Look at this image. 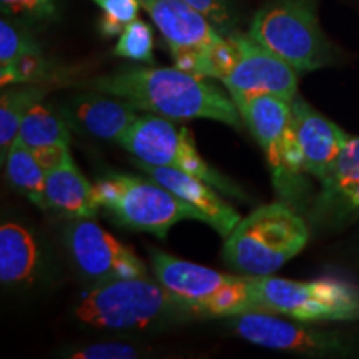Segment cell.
Returning a JSON list of instances; mask_svg holds the SVG:
<instances>
[{"label": "cell", "mask_w": 359, "mask_h": 359, "mask_svg": "<svg viewBox=\"0 0 359 359\" xmlns=\"http://www.w3.org/2000/svg\"><path fill=\"white\" fill-rule=\"evenodd\" d=\"M88 87L132 103L138 111L172 120L208 118L240 128L238 107L230 93L206 77L178 67H132L90 80Z\"/></svg>", "instance_id": "obj_1"}, {"label": "cell", "mask_w": 359, "mask_h": 359, "mask_svg": "<svg viewBox=\"0 0 359 359\" xmlns=\"http://www.w3.org/2000/svg\"><path fill=\"white\" fill-rule=\"evenodd\" d=\"M74 316L85 327L100 331H143L196 320L177 296L148 275L98 283L80 296Z\"/></svg>", "instance_id": "obj_2"}, {"label": "cell", "mask_w": 359, "mask_h": 359, "mask_svg": "<svg viewBox=\"0 0 359 359\" xmlns=\"http://www.w3.org/2000/svg\"><path fill=\"white\" fill-rule=\"evenodd\" d=\"M308 238V224L298 210L283 200L273 201L240 219L224 238L222 255L241 275L268 276L294 258Z\"/></svg>", "instance_id": "obj_3"}, {"label": "cell", "mask_w": 359, "mask_h": 359, "mask_svg": "<svg viewBox=\"0 0 359 359\" xmlns=\"http://www.w3.org/2000/svg\"><path fill=\"white\" fill-rule=\"evenodd\" d=\"M154 275L196 318H231L262 309L255 278L224 275L160 250H148Z\"/></svg>", "instance_id": "obj_4"}, {"label": "cell", "mask_w": 359, "mask_h": 359, "mask_svg": "<svg viewBox=\"0 0 359 359\" xmlns=\"http://www.w3.org/2000/svg\"><path fill=\"white\" fill-rule=\"evenodd\" d=\"M241 120L263 148L280 198L296 210L308 198L303 156L293 132L291 102L275 95L231 97Z\"/></svg>", "instance_id": "obj_5"}, {"label": "cell", "mask_w": 359, "mask_h": 359, "mask_svg": "<svg viewBox=\"0 0 359 359\" xmlns=\"http://www.w3.org/2000/svg\"><path fill=\"white\" fill-rule=\"evenodd\" d=\"M248 35L298 74L334 64L314 0H269L251 19Z\"/></svg>", "instance_id": "obj_6"}, {"label": "cell", "mask_w": 359, "mask_h": 359, "mask_svg": "<svg viewBox=\"0 0 359 359\" xmlns=\"http://www.w3.org/2000/svg\"><path fill=\"white\" fill-rule=\"evenodd\" d=\"M95 190L102 208L130 230L165 238L173 224L185 219L206 223L198 210L180 200L154 178L110 172L97 178Z\"/></svg>", "instance_id": "obj_7"}, {"label": "cell", "mask_w": 359, "mask_h": 359, "mask_svg": "<svg viewBox=\"0 0 359 359\" xmlns=\"http://www.w3.org/2000/svg\"><path fill=\"white\" fill-rule=\"evenodd\" d=\"M262 311L293 318L302 323L359 320V288L338 278L294 281L253 276Z\"/></svg>", "instance_id": "obj_8"}, {"label": "cell", "mask_w": 359, "mask_h": 359, "mask_svg": "<svg viewBox=\"0 0 359 359\" xmlns=\"http://www.w3.org/2000/svg\"><path fill=\"white\" fill-rule=\"evenodd\" d=\"M128 154L143 163L156 167H172L195 175L217 188L223 195L245 198V193L230 178L217 172L206 163L193 140V135L185 127H177L160 115H143L118 142Z\"/></svg>", "instance_id": "obj_9"}, {"label": "cell", "mask_w": 359, "mask_h": 359, "mask_svg": "<svg viewBox=\"0 0 359 359\" xmlns=\"http://www.w3.org/2000/svg\"><path fill=\"white\" fill-rule=\"evenodd\" d=\"M167 40L175 67L213 79V53L223 35L208 17L183 0H138Z\"/></svg>", "instance_id": "obj_10"}, {"label": "cell", "mask_w": 359, "mask_h": 359, "mask_svg": "<svg viewBox=\"0 0 359 359\" xmlns=\"http://www.w3.org/2000/svg\"><path fill=\"white\" fill-rule=\"evenodd\" d=\"M235 60L222 79L231 97L275 95L291 102L298 95V72L283 58L255 42L248 34L233 32Z\"/></svg>", "instance_id": "obj_11"}, {"label": "cell", "mask_w": 359, "mask_h": 359, "mask_svg": "<svg viewBox=\"0 0 359 359\" xmlns=\"http://www.w3.org/2000/svg\"><path fill=\"white\" fill-rule=\"evenodd\" d=\"M65 245L74 264L88 280L105 283L148 275L143 259L92 218L74 219L65 230Z\"/></svg>", "instance_id": "obj_12"}, {"label": "cell", "mask_w": 359, "mask_h": 359, "mask_svg": "<svg viewBox=\"0 0 359 359\" xmlns=\"http://www.w3.org/2000/svg\"><path fill=\"white\" fill-rule=\"evenodd\" d=\"M228 326L248 343L275 351H291L311 356L343 353L346 338L336 333L313 330L309 326L285 321L269 311H248L228 318Z\"/></svg>", "instance_id": "obj_13"}, {"label": "cell", "mask_w": 359, "mask_h": 359, "mask_svg": "<svg viewBox=\"0 0 359 359\" xmlns=\"http://www.w3.org/2000/svg\"><path fill=\"white\" fill-rule=\"evenodd\" d=\"M291 116L304 172L321 180L351 137L299 95L291 100Z\"/></svg>", "instance_id": "obj_14"}, {"label": "cell", "mask_w": 359, "mask_h": 359, "mask_svg": "<svg viewBox=\"0 0 359 359\" xmlns=\"http://www.w3.org/2000/svg\"><path fill=\"white\" fill-rule=\"evenodd\" d=\"M133 163L148 177L177 195L180 200L198 210L206 218V224H210L219 236L226 238L240 223V213L230 203H226L215 191V187L206 183L205 180L178 168L156 167V165L143 163L140 160H135Z\"/></svg>", "instance_id": "obj_15"}, {"label": "cell", "mask_w": 359, "mask_h": 359, "mask_svg": "<svg viewBox=\"0 0 359 359\" xmlns=\"http://www.w3.org/2000/svg\"><path fill=\"white\" fill-rule=\"evenodd\" d=\"M62 111L67 123L100 140L116 143L140 116L130 102L97 90L69 98Z\"/></svg>", "instance_id": "obj_16"}, {"label": "cell", "mask_w": 359, "mask_h": 359, "mask_svg": "<svg viewBox=\"0 0 359 359\" xmlns=\"http://www.w3.org/2000/svg\"><path fill=\"white\" fill-rule=\"evenodd\" d=\"M95 183H90L75 161L47 172L45 210L69 219L93 218L100 210Z\"/></svg>", "instance_id": "obj_17"}, {"label": "cell", "mask_w": 359, "mask_h": 359, "mask_svg": "<svg viewBox=\"0 0 359 359\" xmlns=\"http://www.w3.org/2000/svg\"><path fill=\"white\" fill-rule=\"evenodd\" d=\"M40 266L39 243L29 228L17 222L0 226V280L7 286L30 285Z\"/></svg>", "instance_id": "obj_18"}, {"label": "cell", "mask_w": 359, "mask_h": 359, "mask_svg": "<svg viewBox=\"0 0 359 359\" xmlns=\"http://www.w3.org/2000/svg\"><path fill=\"white\" fill-rule=\"evenodd\" d=\"M48 87L43 83H22L4 88L0 97V158L6 163L8 151L19 135L20 123L35 103L43 100Z\"/></svg>", "instance_id": "obj_19"}, {"label": "cell", "mask_w": 359, "mask_h": 359, "mask_svg": "<svg viewBox=\"0 0 359 359\" xmlns=\"http://www.w3.org/2000/svg\"><path fill=\"white\" fill-rule=\"evenodd\" d=\"M320 183L321 191L316 200V210L321 217L327 218L344 193L359 185V137L349 138Z\"/></svg>", "instance_id": "obj_20"}, {"label": "cell", "mask_w": 359, "mask_h": 359, "mask_svg": "<svg viewBox=\"0 0 359 359\" xmlns=\"http://www.w3.org/2000/svg\"><path fill=\"white\" fill-rule=\"evenodd\" d=\"M6 172L11 185L40 208H45V178L47 172L35 158L32 148L13 143L6 160Z\"/></svg>", "instance_id": "obj_21"}, {"label": "cell", "mask_w": 359, "mask_h": 359, "mask_svg": "<svg viewBox=\"0 0 359 359\" xmlns=\"http://www.w3.org/2000/svg\"><path fill=\"white\" fill-rule=\"evenodd\" d=\"M70 130L64 115L55 114L45 100H40L27 111L20 123L17 142L24 143L29 148H39L53 143L70 145Z\"/></svg>", "instance_id": "obj_22"}, {"label": "cell", "mask_w": 359, "mask_h": 359, "mask_svg": "<svg viewBox=\"0 0 359 359\" xmlns=\"http://www.w3.org/2000/svg\"><path fill=\"white\" fill-rule=\"evenodd\" d=\"M58 72L42 48H35L20 55L12 64L0 67V83L6 88L7 85L22 83H47L52 79L58 77Z\"/></svg>", "instance_id": "obj_23"}, {"label": "cell", "mask_w": 359, "mask_h": 359, "mask_svg": "<svg viewBox=\"0 0 359 359\" xmlns=\"http://www.w3.org/2000/svg\"><path fill=\"white\" fill-rule=\"evenodd\" d=\"M116 57L142 64H154V30L142 19H135L125 27L115 45Z\"/></svg>", "instance_id": "obj_24"}, {"label": "cell", "mask_w": 359, "mask_h": 359, "mask_svg": "<svg viewBox=\"0 0 359 359\" xmlns=\"http://www.w3.org/2000/svg\"><path fill=\"white\" fill-rule=\"evenodd\" d=\"M6 17L27 25H45L58 15V0H0Z\"/></svg>", "instance_id": "obj_25"}, {"label": "cell", "mask_w": 359, "mask_h": 359, "mask_svg": "<svg viewBox=\"0 0 359 359\" xmlns=\"http://www.w3.org/2000/svg\"><path fill=\"white\" fill-rule=\"evenodd\" d=\"M40 48L29 30L20 27V22H13L11 17L0 20V67L12 64L24 53Z\"/></svg>", "instance_id": "obj_26"}, {"label": "cell", "mask_w": 359, "mask_h": 359, "mask_svg": "<svg viewBox=\"0 0 359 359\" xmlns=\"http://www.w3.org/2000/svg\"><path fill=\"white\" fill-rule=\"evenodd\" d=\"M102 11L100 32L105 37H115L123 32L130 22L138 19L140 2L138 0H92Z\"/></svg>", "instance_id": "obj_27"}, {"label": "cell", "mask_w": 359, "mask_h": 359, "mask_svg": "<svg viewBox=\"0 0 359 359\" xmlns=\"http://www.w3.org/2000/svg\"><path fill=\"white\" fill-rule=\"evenodd\" d=\"M208 17L223 35L236 32V15L231 0H183Z\"/></svg>", "instance_id": "obj_28"}, {"label": "cell", "mask_w": 359, "mask_h": 359, "mask_svg": "<svg viewBox=\"0 0 359 359\" xmlns=\"http://www.w3.org/2000/svg\"><path fill=\"white\" fill-rule=\"evenodd\" d=\"M140 356L137 348L127 343H97L70 351L69 358L79 359H133Z\"/></svg>", "instance_id": "obj_29"}, {"label": "cell", "mask_w": 359, "mask_h": 359, "mask_svg": "<svg viewBox=\"0 0 359 359\" xmlns=\"http://www.w3.org/2000/svg\"><path fill=\"white\" fill-rule=\"evenodd\" d=\"M32 151L45 172H50V170L62 167V165L69 163V161H74L70 154V145H65V143H53V145L39 147L34 148Z\"/></svg>", "instance_id": "obj_30"}]
</instances>
